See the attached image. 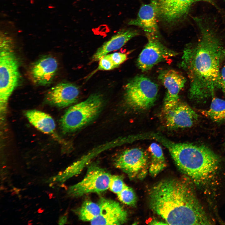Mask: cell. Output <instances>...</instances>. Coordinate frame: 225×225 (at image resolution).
<instances>
[{
  "label": "cell",
  "mask_w": 225,
  "mask_h": 225,
  "mask_svg": "<svg viewBox=\"0 0 225 225\" xmlns=\"http://www.w3.org/2000/svg\"><path fill=\"white\" fill-rule=\"evenodd\" d=\"M197 21L200 37L195 44L185 48L180 66L189 79V98L200 103L212 97L219 88L220 65L223 48L214 31Z\"/></svg>",
  "instance_id": "1"
},
{
  "label": "cell",
  "mask_w": 225,
  "mask_h": 225,
  "mask_svg": "<svg viewBox=\"0 0 225 225\" xmlns=\"http://www.w3.org/2000/svg\"><path fill=\"white\" fill-rule=\"evenodd\" d=\"M150 208L170 225H210L213 222L203 208L190 181L161 180L151 189Z\"/></svg>",
  "instance_id": "2"
},
{
  "label": "cell",
  "mask_w": 225,
  "mask_h": 225,
  "mask_svg": "<svg viewBox=\"0 0 225 225\" xmlns=\"http://www.w3.org/2000/svg\"><path fill=\"white\" fill-rule=\"evenodd\" d=\"M166 146L178 168L195 184L208 188L215 182L220 169V159L209 148L171 142Z\"/></svg>",
  "instance_id": "3"
},
{
  "label": "cell",
  "mask_w": 225,
  "mask_h": 225,
  "mask_svg": "<svg viewBox=\"0 0 225 225\" xmlns=\"http://www.w3.org/2000/svg\"><path fill=\"white\" fill-rule=\"evenodd\" d=\"M0 48V110L4 114L8 99L20 78L18 60L10 39L2 37Z\"/></svg>",
  "instance_id": "4"
},
{
  "label": "cell",
  "mask_w": 225,
  "mask_h": 225,
  "mask_svg": "<svg viewBox=\"0 0 225 225\" xmlns=\"http://www.w3.org/2000/svg\"><path fill=\"white\" fill-rule=\"evenodd\" d=\"M103 104L102 96L94 93L85 100L71 106L60 120L63 132L75 131L91 122L98 115Z\"/></svg>",
  "instance_id": "5"
},
{
  "label": "cell",
  "mask_w": 225,
  "mask_h": 225,
  "mask_svg": "<svg viewBox=\"0 0 225 225\" xmlns=\"http://www.w3.org/2000/svg\"><path fill=\"white\" fill-rule=\"evenodd\" d=\"M124 88L126 102L137 110H144L151 107L156 99L158 92L157 84L143 75L135 77Z\"/></svg>",
  "instance_id": "6"
},
{
  "label": "cell",
  "mask_w": 225,
  "mask_h": 225,
  "mask_svg": "<svg viewBox=\"0 0 225 225\" xmlns=\"http://www.w3.org/2000/svg\"><path fill=\"white\" fill-rule=\"evenodd\" d=\"M111 176L98 165L92 164L83 178L69 188L68 194L73 197H79L88 193L102 192L109 188Z\"/></svg>",
  "instance_id": "7"
},
{
  "label": "cell",
  "mask_w": 225,
  "mask_h": 225,
  "mask_svg": "<svg viewBox=\"0 0 225 225\" xmlns=\"http://www.w3.org/2000/svg\"><path fill=\"white\" fill-rule=\"evenodd\" d=\"M114 165L130 178L142 179L149 171L148 155L140 148L128 149L116 158Z\"/></svg>",
  "instance_id": "8"
},
{
  "label": "cell",
  "mask_w": 225,
  "mask_h": 225,
  "mask_svg": "<svg viewBox=\"0 0 225 225\" xmlns=\"http://www.w3.org/2000/svg\"><path fill=\"white\" fill-rule=\"evenodd\" d=\"M148 41L137 60L138 68L142 71L151 69L158 63L176 56L178 53L166 47L158 38L147 37Z\"/></svg>",
  "instance_id": "9"
},
{
  "label": "cell",
  "mask_w": 225,
  "mask_h": 225,
  "mask_svg": "<svg viewBox=\"0 0 225 225\" xmlns=\"http://www.w3.org/2000/svg\"><path fill=\"white\" fill-rule=\"evenodd\" d=\"M158 78L166 90L164 102V111L173 108L179 102V94L186 82L181 73L173 69L160 72Z\"/></svg>",
  "instance_id": "10"
},
{
  "label": "cell",
  "mask_w": 225,
  "mask_h": 225,
  "mask_svg": "<svg viewBox=\"0 0 225 225\" xmlns=\"http://www.w3.org/2000/svg\"><path fill=\"white\" fill-rule=\"evenodd\" d=\"M157 16L168 22L177 21L188 13L196 0H151Z\"/></svg>",
  "instance_id": "11"
},
{
  "label": "cell",
  "mask_w": 225,
  "mask_h": 225,
  "mask_svg": "<svg viewBox=\"0 0 225 225\" xmlns=\"http://www.w3.org/2000/svg\"><path fill=\"white\" fill-rule=\"evenodd\" d=\"M98 204L100 213L90 222L91 224L121 225L127 221V212L117 202L102 198Z\"/></svg>",
  "instance_id": "12"
},
{
  "label": "cell",
  "mask_w": 225,
  "mask_h": 225,
  "mask_svg": "<svg viewBox=\"0 0 225 225\" xmlns=\"http://www.w3.org/2000/svg\"><path fill=\"white\" fill-rule=\"evenodd\" d=\"M164 112L166 124L172 129L191 127L198 118V114L190 106L179 102Z\"/></svg>",
  "instance_id": "13"
},
{
  "label": "cell",
  "mask_w": 225,
  "mask_h": 225,
  "mask_svg": "<svg viewBox=\"0 0 225 225\" xmlns=\"http://www.w3.org/2000/svg\"><path fill=\"white\" fill-rule=\"evenodd\" d=\"M80 93L79 88L70 83H60L48 92L47 100L50 104L59 107H65L77 102Z\"/></svg>",
  "instance_id": "14"
},
{
  "label": "cell",
  "mask_w": 225,
  "mask_h": 225,
  "mask_svg": "<svg viewBox=\"0 0 225 225\" xmlns=\"http://www.w3.org/2000/svg\"><path fill=\"white\" fill-rule=\"evenodd\" d=\"M57 60L53 57L47 55L37 61L31 69L33 82L41 86L50 84L52 81L58 68Z\"/></svg>",
  "instance_id": "15"
},
{
  "label": "cell",
  "mask_w": 225,
  "mask_h": 225,
  "mask_svg": "<svg viewBox=\"0 0 225 225\" xmlns=\"http://www.w3.org/2000/svg\"><path fill=\"white\" fill-rule=\"evenodd\" d=\"M157 17L155 8L151 3L142 5L139 10L136 18L131 20L128 24L142 28L147 37L158 38Z\"/></svg>",
  "instance_id": "16"
},
{
  "label": "cell",
  "mask_w": 225,
  "mask_h": 225,
  "mask_svg": "<svg viewBox=\"0 0 225 225\" xmlns=\"http://www.w3.org/2000/svg\"><path fill=\"white\" fill-rule=\"evenodd\" d=\"M138 34V32L135 30L120 31L97 49L92 57L91 60L92 61H99L109 52L120 49L131 39Z\"/></svg>",
  "instance_id": "17"
},
{
  "label": "cell",
  "mask_w": 225,
  "mask_h": 225,
  "mask_svg": "<svg viewBox=\"0 0 225 225\" xmlns=\"http://www.w3.org/2000/svg\"><path fill=\"white\" fill-rule=\"evenodd\" d=\"M25 115L30 123L41 132L47 134L54 132L55 123L49 115L39 110H31L26 111Z\"/></svg>",
  "instance_id": "18"
},
{
  "label": "cell",
  "mask_w": 225,
  "mask_h": 225,
  "mask_svg": "<svg viewBox=\"0 0 225 225\" xmlns=\"http://www.w3.org/2000/svg\"><path fill=\"white\" fill-rule=\"evenodd\" d=\"M149 150L151 159L149 171L152 176L155 177L165 168V159L162 149L158 144L152 143L149 146Z\"/></svg>",
  "instance_id": "19"
},
{
  "label": "cell",
  "mask_w": 225,
  "mask_h": 225,
  "mask_svg": "<svg viewBox=\"0 0 225 225\" xmlns=\"http://www.w3.org/2000/svg\"><path fill=\"white\" fill-rule=\"evenodd\" d=\"M202 112L215 122L225 121V101L218 98H213L209 109Z\"/></svg>",
  "instance_id": "20"
},
{
  "label": "cell",
  "mask_w": 225,
  "mask_h": 225,
  "mask_svg": "<svg viewBox=\"0 0 225 225\" xmlns=\"http://www.w3.org/2000/svg\"><path fill=\"white\" fill-rule=\"evenodd\" d=\"M100 212L98 204L87 200L83 202L79 208L78 215L82 221L91 222L98 216Z\"/></svg>",
  "instance_id": "21"
},
{
  "label": "cell",
  "mask_w": 225,
  "mask_h": 225,
  "mask_svg": "<svg viewBox=\"0 0 225 225\" xmlns=\"http://www.w3.org/2000/svg\"><path fill=\"white\" fill-rule=\"evenodd\" d=\"M117 194L118 199L126 205L133 206L136 203L137 198L134 191L132 188L127 185Z\"/></svg>",
  "instance_id": "22"
},
{
  "label": "cell",
  "mask_w": 225,
  "mask_h": 225,
  "mask_svg": "<svg viewBox=\"0 0 225 225\" xmlns=\"http://www.w3.org/2000/svg\"><path fill=\"white\" fill-rule=\"evenodd\" d=\"M126 186L122 178L120 176L111 175L109 188L112 192L117 194L124 189Z\"/></svg>",
  "instance_id": "23"
},
{
  "label": "cell",
  "mask_w": 225,
  "mask_h": 225,
  "mask_svg": "<svg viewBox=\"0 0 225 225\" xmlns=\"http://www.w3.org/2000/svg\"><path fill=\"white\" fill-rule=\"evenodd\" d=\"M99 61L98 70L108 71L118 68L112 62L109 54L104 56Z\"/></svg>",
  "instance_id": "24"
},
{
  "label": "cell",
  "mask_w": 225,
  "mask_h": 225,
  "mask_svg": "<svg viewBox=\"0 0 225 225\" xmlns=\"http://www.w3.org/2000/svg\"><path fill=\"white\" fill-rule=\"evenodd\" d=\"M109 57L113 63L118 67L124 62L127 58V55L121 52H115L109 54Z\"/></svg>",
  "instance_id": "25"
},
{
  "label": "cell",
  "mask_w": 225,
  "mask_h": 225,
  "mask_svg": "<svg viewBox=\"0 0 225 225\" xmlns=\"http://www.w3.org/2000/svg\"><path fill=\"white\" fill-rule=\"evenodd\" d=\"M219 88L225 95V66L220 71L219 79Z\"/></svg>",
  "instance_id": "26"
},
{
  "label": "cell",
  "mask_w": 225,
  "mask_h": 225,
  "mask_svg": "<svg viewBox=\"0 0 225 225\" xmlns=\"http://www.w3.org/2000/svg\"><path fill=\"white\" fill-rule=\"evenodd\" d=\"M150 224L151 225H162V224H168L167 223L159 221L156 220L152 221L150 222Z\"/></svg>",
  "instance_id": "27"
},
{
  "label": "cell",
  "mask_w": 225,
  "mask_h": 225,
  "mask_svg": "<svg viewBox=\"0 0 225 225\" xmlns=\"http://www.w3.org/2000/svg\"><path fill=\"white\" fill-rule=\"evenodd\" d=\"M67 218L65 216H63L61 217L59 221V224L60 225L64 224L66 222Z\"/></svg>",
  "instance_id": "28"
},
{
  "label": "cell",
  "mask_w": 225,
  "mask_h": 225,
  "mask_svg": "<svg viewBox=\"0 0 225 225\" xmlns=\"http://www.w3.org/2000/svg\"><path fill=\"white\" fill-rule=\"evenodd\" d=\"M222 55L223 58L225 57V48H224L222 50Z\"/></svg>",
  "instance_id": "29"
},
{
  "label": "cell",
  "mask_w": 225,
  "mask_h": 225,
  "mask_svg": "<svg viewBox=\"0 0 225 225\" xmlns=\"http://www.w3.org/2000/svg\"><path fill=\"white\" fill-rule=\"evenodd\" d=\"M196 0V1H208V2H210V1H211V0Z\"/></svg>",
  "instance_id": "30"
}]
</instances>
